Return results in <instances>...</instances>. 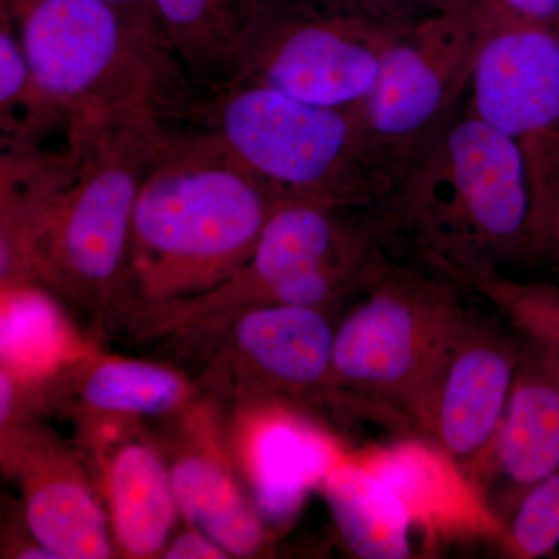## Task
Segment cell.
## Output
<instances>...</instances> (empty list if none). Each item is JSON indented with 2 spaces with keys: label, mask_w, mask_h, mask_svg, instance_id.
Instances as JSON below:
<instances>
[{
  "label": "cell",
  "mask_w": 559,
  "mask_h": 559,
  "mask_svg": "<svg viewBox=\"0 0 559 559\" xmlns=\"http://www.w3.org/2000/svg\"><path fill=\"white\" fill-rule=\"evenodd\" d=\"M13 381H11L10 374L2 370V377H0V419H2V426L10 418L11 409H13Z\"/></svg>",
  "instance_id": "cell-29"
},
{
  "label": "cell",
  "mask_w": 559,
  "mask_h": 559,
  "mask_svg": "<svg viewBox=\"0 0 559 559\" xmlns=\"http://www.w3.org/2000/svg\"><path fill=\"white\" fill-rule=\"evenodd\" d=\"M492 21L471 76L468 112L520 145L546 226L559 190V31Z\"/></svg>",
  "instance_id": "cell-9"
},
{
  "label": "cell",
  "mask_w": 559,
  "mask_h": 559,
  "mask_svg": "<svg viewBox=\"0 0 559 559\" xmlns=\"http://www.w3.org/2000/svg\"><path fill=\"white\" fill-rule=\"evenodd\" d=\"M75 117L36 79L13 25L0 13L2 153H35L60 146L68 142L69 135L57 143H51V138L68 134Z\"/></svg>",
  "instance_id": "cell-18"
},
{
  "label": "cell",
  "mask_w": 559,
  "mask_h": 559,
  "mask_svg": "<svg viewBox=\"0 0 559 559\" xmlns=\"http://www.w3.org/2000/svg\"><path fill=\"white\" fill-rule=\"evenodd\" d=\"M167 134L156 121L75 117L68 153L25 215L17 242L24 278L83 304L134 294L132 216Z\"/></svg>",
  "instance_id": "cell-2"
},
{
  "label": "cell",
  "mask_w": 559,
  "mask_h": 559,
  "mask_svg": "<svg viewBox=\"0 0 559 559\" xmlns=\"http://www.w3.org/2000/svg\"><path fill=\"white\" fill-rule=\"evenodd\" d=\"M503 557L538 559L559 547V469L521 499L500 530Z\"/></svg>",
  "instance_id": "cell-23"
},
{
  "label": "cell",
  "mask_w": 559,
  "mask_h": 559,
  "mask_svg": "<svg viewBox=\"0 0 559 559\" xmlns=\"http://www.w3.org/2000/svg\"><path fill=\"white\" fill-rule=\"evenodd\" d=\"M198 120L277 200L381 207L399 183L353 109L322 108L260 84L231 83Z\"/></svg>",
  "instance_id": "cell-5"
},
{
  "label": "cell",
  "mask_w": 559,
  "mask_h": 559,
  "mask_svg": "<svg viewBox=\"0 0 559 559\" xmlns=\"http://www.w3.org/2000/svg\"><path fill=\"white\" fill-rule=\"evenodd\" d=\"M280 0H153L162 35L191 83L224 90Z\"/></svg>",
  "instance_id": "cell-14"
},
{
  "label": "cell",
  "mask_w": 559,
  "mask_h": 559,
  "mask_svg": "<svg viewBox=\"0 0 559 559\" xmlns=\"http://www.w3.org/2000/svg\"><path fill=\"white\" fill-rule=\"evenodd\" d=\"M543 260H549L559 271V190L547 209Z\"/></svg>",
  "instance_id": "cell-27"
},
{
  "label": "cell",
  "mask_w": 559,
  "mask_h": 559,
  "mask_svg": "<svg viewBox=\"0 0 559 559\" xmlns=\"http://www.w3.org/2000/svg\"><path fill=\"white\" fill-rule=\"evenodd\" d=\"M325 454L290 426H271L255 443V485L261 509L271 516L290 513L305 488L330 468Z\"/></svg>",
  "instance_id": "cell-21"
},
{
  "label": "cell",
  "mask_w": 559,
  "mask_h": 559,
  "mask_svg": "<svg viewBox=\"0 0 559 559\" xmlns=\"http://www.w3.org/2000/svg\"><path fill=\"white\" fill-rule=\"evenodd\" d=\"M378 209L401 245L462 288L543 260V215L527 159L469 112L452 117Z\"/></svg>",
  "instance_id": "cell-1"
},
{
  "label": "cell",
  "mask_w": 559,
  "mask_h": 559,
  "mask_svg": "<svg viewBox=\"0 0 559 559\" xmlns=\"http://www.w3.org/2000/svg\"><path fill=\"white\" fill-rule=\"evenodd\" d=\"M108 500L114 535L132 558H150L167 546L178 516L171 473L148 444L130 441L108 465Z\"/></svg>",
  "instance_id": "cell-16"
},
{
  "label": "cell",
  "mask_w": 559,
  "mask_h": 559,
  "mask_svg": "<svg viewBox=\"0 0 559 559\" xmlns=\"http://www.w3.org/2000/svg\"><path fill=\"white\" fill-rule=\"evenodd\" d=\"M454 280L393 261L336 326L333 384L421 437L433 390L471 311Z\"/></svg>",
  "instance_id": "cell-6"
},
{
  "label": "cell",
  "mask_w": 559,
  "mask_h": 559,
  "mask_svg": "<svg viewBox=\"0 0 559 559\" xmlns=\"http://www.w3.org/2000/svg\"><path fill=\"white\" fill-rule=\"evenodd\" d=\"M22 460L24 516L33 538L58 559H103L112 554L100 503L81 471L53 448Z\"/></svg>",
  "instance_id": "cell-15"
},
{
  "label": "cell",
  "mask_w": 559,
  "mask_h": 559,
  "mask_svg": "<svg viewBox=\"0 0 559 559\" xmlns=\"http://www.w3.org/2000/svg\"><path fill=\"white\" fill-rule=\"evenodd\" d=\"M106 2L123 11L127 16L140 22V24L148 25V27L157 28L160 32L156 13H154L153 0H106Z\"/></svg>",
  "instance_id": "cell-28"
},
{
  "label": "cell",
  "mask_w": 559,
  "mask_h": 559,
  "mask_svg": "<svg viewBox=\"0 0 559 559\" xmlns=\"http://www.w3.org/2000/svg\"><path fill=\"white\" fill-rule=\"evenodd\" d=\"M336 9L384 24L406 25L465 9L474 0H323Z\"/></svg>",
  "instance_id": "cell-24"
},
{
  "label": "cell",
  "mask_w": 559,
  "mask_h": 559,
  "mask_svg": "<svg viewBox=\"0 0 559 559\" xmlns=\"http://www.w3.org/2000/svg\"><path fill=\"white\" fill-rule=\"evenodd\" d=\"M524 344L506 320L471 312L433 390L419 440L436 448L473 492L495 448Z\"/></svg>",
  "instance_id": "cell-10"
},
{
  "label": "cell",
  "mask_w": 559,
  "mask_h": 559,
  "mask_svg": "<svg viewBox=\"0 0 559 559\" xmlns=\"http://www.w3.org/2000/svg\"><path fill=\"white\" fill-rule=\"evenodd\" d=\"M323 491L348 549L360 558L411 557L412 511L373 466L344 465L323 477Z\"/></svg>",
  "instance_id": "cell-17"
},
{
  "label": "cell",
  "mask_w": 559,
  "mask_h": 559,
  "mask_svg": "<svg viewBox=\"0 0 559 559\" xmlns=\"http://www.w3.org/2000/svg\"><path fill=\"white\" fill-rule=\"evenodd\" d=\"M463 289L488 301L511 329L559 362V286L489 274L468 280Z\"/></svg>",
  "instance_id": "cell-22"
},
{
  "label": "cell",
  "mask_w": 559,
  "mask_h": 559,
  "mask_svg": "<svg viewBox=\"0 0 559 559\" xmlns=\"http://www.w3.org/2000/svg\"><path fill=\"white\" fill-rule=\"evenodd\" d=\"M330 310L252 305L235 326L238 347L272 389L290 396L337 392L333 384L336 326Z\"/></svg>",
  "instance_id": "cell-13"
},
{
  "label": "cell",
  "mask_w": 559,
  "mask_h": 559,
  "mask_svg": "<svg viewBox=\"0 0 559 559\" xmlns=\"http://www.w3.org/2000/svg\"><path fill=\"white\" fill-rule=\"evenodd\" d=\"M32 72L75 116L191 117L193 83L157 28L106 0H0Z\"/></svg>",
  "instance_id": "cell-4"
},
{
  "label": "cell",
  "mask_w": 559,
  "mask_h": 559,
  "mask_svg": "<svg viewBox=\"0 0 559 559\" xmlns=\"http://www.w3.org/2000/svg\"><path fill=\"white\" fill-rule=\"evenodd\" d=\"M403 27L323 0H280L229 84H260L322 108L355 109L377 86L385 51Z\"/></svg>",
  "instance_id": "cell-8"
},
{
  "label": "cell",
  "mask_w": 559,
  "mask_h": 559,
  "mask_svg": "<svg viewBox=\"0 0 559 559\" xmlns=\"http://www.w3.org/2000/svg\"><path fill=\"white\" fill-rule=\"evenodd\" d=\"M496 21L525 22L559 31V0H481Z\"/></svg>",
  "instance_id": "cell-25"
},
{
  "label": "cell",
  "mask_w": 559,
  "mask_h": 559,
  "mask_svg": "<svg viewBox=\"0 0 559 559\" xmlns=\"http://www.w3.org/2000/svg\"><path fill=\"white\" fill-rule=\"evenodd\" d=\"M275 201L207 131H168L132 216L134 293L168 300L219 288L248 263Z\"/></svg>",
  "instance_id": "cell-3"
},
{
  "label": "cell",
  "mask_w": 559,
  "mask_h": 559,
  "mask_svg": "<svg viewBox=\"0 0 559 559\" xmlns=\"http://www.w3.org/2000/svg\"><path fill=\"white\" fill-rule=\"evenodd\" d=\"M180 513L234 557H249L263 544V528L229 474L212 460L191 455L173 466Z\"/></svg>",
  "instance_id": "cell-19"
},
{
  "label": "cell",
  "mask_w": 559,
  "mask_h": 559,
  "mask_svg": "<svg viewBox=\"0 0 559 559\" xmlns=\"http://www.w3.org/2000/svg\"><path fill=\"white\" fill-rule=\"evenodd\" d=\"M352 212L319 202L275 201L248 263L202 297L252 304L283 280L399 248V238L380 210L358 216Z\"/></svg>",
  "instance_id": "cell-11"
},
{
  "label": "cell",
  "mask_w": 559,
  "mask_h": 559,
  "mask_svg": "<svg viewBox=\"0 0 559 559\" xmlns=\"http://www.w3.org/2000/svg\"><path fill=\"white\" fill-rule=\"evenodd\" d=\"M492 22L485 3L474 0L404 25L390 44L377 86L353 112L399 180L452 120Z\"/></svg>",
  "instance_id": "cell-7"
},
{
  "label": "cell",
  "mask_w": 559,
  "mask_h": 559,
  "mask_svg": "<svg viewBox=\"0 0 559 559\" xmlns=\"http://www.w3.org/2000/svg\"><path fill=\"white\" fill-rule=\"evenodd\" d=\"M524 341L495 448L474 489L500 530L530 489L559 469V362Z\"/></svg>",
  "instance_id": "cell-12"
},
{
  "label": "cell",
  "mask_w": 559,
  "mask_h": 559,
  "mask_svg": "<svg viewBox=\"0 0 559 559\" xmlns=\"http://www.w3.org/2000/svg\"><path fill=\"white\" fill-rule=\"evenodd\" d=\"M164 558L167 559H226L229 554L209 538L201 530L194 528L191 532L182 533L164 551Z\"/></svg>",
  "instance_id": "cell-26"
},
{
  "label": "cell",
  "mask_w": 559,
  "mask_h": 559,
  "mask_svg": "<svg viewBox=\"0 0 559 559\" xmlns=\"http://www.w3.org/2000/svg\"><path fill=\"white\" fill-rule=\"evenodd\" d=\"M189 385L179 373L142 360L108 359L84 371L80 403L97 414L160 415L183 403Z\"/></svg>",
  "instance_id": "cell-20"
}]
</instances>
